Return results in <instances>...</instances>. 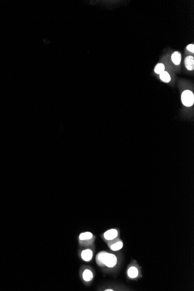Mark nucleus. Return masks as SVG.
<instances>
[{"mask_svg":"<svg viewBox=\"0 0 194 291\" xmlns=\"http://www.w3.org/2000/svg\"><path fill=\"white\" fill-rule=\"evenodd\" d=\"M96 262L99 266H105L109 268H113L117 263V257L112 253L101 252L96 256Z\"/></svg>","mask_w":194,"mask_h":291,"instance_id":"f257e3e1","label":"nucleus"},{"mask_svg":"<svg viewBox=\"0 0 194 291\" xmlns=\"http://www.w3.org/2000/svg\"><path fill=\"white\" fill-rule=\"evenodd\" d=\"M181 101L187 107L193 106L194 102L193 93L190 90L184 91L181 95Z\"/></svg>","mask_w":194,"mask_h":291,"instance_id":"f03ea898","label":"nucleus"},{"mask_svg":"<svg viewBox=\"0 0 194 291\" xmlns=\"http://www.w3.org/2000/svg\"><path fill=\"white\" fill-rule=\"evenodd\" d=\"M118 236V231L116 229H111L103 234V238L107 241H112Z\"/></svg>","mask_w":194,"mask_h":291,"instance_id":"7ed1b4c3","label":"nucleus"},{"mask_svg":"<svg viewBox=\"0 0 194 291\" xmlns=\"http://www.w3.org/2000/svg\"><path fill=\"white\" fill-rule=\"evenodd\" d=\"M93 257V252L91 249H87L85 250H83L81 253V259L87 262H90Z\"/></svg>","mask_w":194,"mask_h":291,"instance_id":"20e7f679","label":"nucleus"},{"mask_svg":"<svg viewBox=\"0 0 194 291\" xmlns=\"http://www.w3.org/2000/svg\"><path fill=\"white\" fill-rule=\"evenodd\" d=\"M185 66L188 70H193L194 69V58L193 56H188L185 59Z\"/></svg>","mask_w":194,"mask_h":291,"instance_id":"39448f33","label":"nucleus"},{"mask_svg":"<svg viewBox=\"0 0 194 291\" xmlns=\"http://www.w3.org/2000/svg\"><path fill=\"white\" fill-rule=\"evenodd\" d=\"M82 277H83V279L84 280V281H85L86 282H90L93 279L94 275H93V272H91L90 270L86 269L84 270V272H83Z\"/></svg>","mask_w":194,"mask_h":291,"instance_id":"423d86ee","label":"nucleus"},{"mask_svg":"<svg viewBox=\"0 0 194 291\" xmlns=\"http://www.w3.org/2000/svg\"><path fill=\"white\" fill-rule=\"evenodd\" d=\"M93 238V234L90 232H84L81 233L78 236L80 241H86L91 240Z\"/></svg>","mask_w":194,"mask_h":291,"instance_id":"0eeeda50","label":"nucleus"},{"mask_svg":"<svg viewBox=\"0 0 194 291\" xmlns=\"http://www.w3.org/2000/svg\"><path fill=\"white\" fill-rule=\"evenodd\" d=\"M172 60L175 65L180 64L181 61V55L179 52H175L172 55Z\"/></svg>","mask_w":194,"mask_h":291,"instance_id":"6e6552de","label":"nucleus"},{"mask_svg":"<svg viewBox=\"0 0 194 291\" xmlns=\"http://www.w3.org/2000/svg\"><path fill=\"white\" fill-rule=\"evenodd\" d=\"M127 274L130 278H135L138 275V270L134 266L130 267L127 271Z\"/></svg>","mask_w":194,"mask_h":291,"instance_id":"1a4fd4ad","label":"nucleus"},{"mask_svg":"<svg viewBox=\"0 0 194 291\" xmlns=\"http://www.w3.org/2000/svg\"><path fill=\"white\" fill-rule=\"evenodd\" d=\"M123 244L121 241H117L110 246V248L112 251H118L122 249Z\"/></svg>","mask_w":194,"mask_h":291,"instance_id":"9d476101","label":"nucleus"},{"mask_svg":"<svg viewBox=\"0 0 194 291\" xmlns=\"http://www.w3.org/2000/svg\"><path fill=\"white\" fill-rule=\"evenodd\" d=\"M160 78L162 81L165 83H169L171 80L170 75L167 73V72H165V71L163 72L162 73L160 74Z\"/></svg>","mask_w":194,"mask_h":291,"instance_id":"9b49d317","label":"nucleus"},{"mask_svg":"<svg viewBox=\"0 0 194 291\" xmlns=\"http://www.w3.org/2000/svg\"><path fill=\"white\" fill-rule=\"evenodd\" d=\"M165 66L163 63H158L156 65V66L155 68V72L156 74H160L162 73L163 72L165 71Z\"/></svg>","mask_w":194,"mask_h":291,"instance_id":"f8f14e48","label":"nucleus"},{"mask_svg":"<svg viewBox=\"0 0 194 291\" xmlns=\"http://www.w3.org/2000/svg\"><path fill=\"white\" fill-rule=\"evenodd\" d=\"M187 50H188L189 51L194 53V44H190L188 45L187 47Z\"/></svg>","mask_w":194,"mask_h":291,"instance_id":"ddd939ff","label":"nucleus"},{"mask_svg":"<svg viewBox=\"0 0 194 291\" xmlns=\"http://www.w3.org/2000/svg\"><path fill=\"white\" fill-rule=\"evenodd\" d=\"M105 291H113V290H105Z\"/></svg>","mask_w":194,"mask_h":291,"instance_id":"4468645a","label":"nucleus"}]
</instances>
